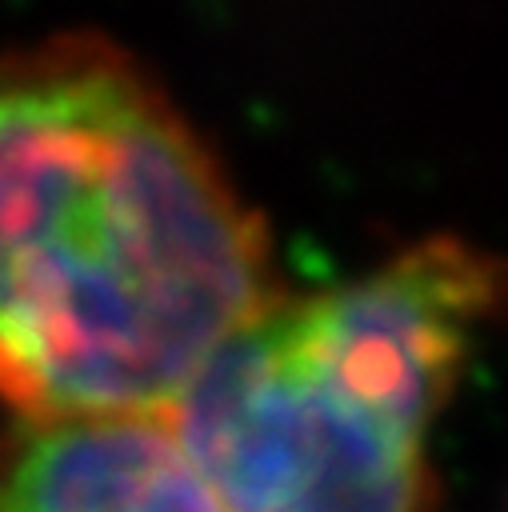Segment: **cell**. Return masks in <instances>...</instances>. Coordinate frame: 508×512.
Segmentation results:
<instances>
[{
    "label": "cell",
    "mask_w": 508,
    "mask_h": 512,
    "mask_svg": "<svg viewBox=\"0 0 508 512\" xmlns=\"http://www.w3.org/2000/svg\"><path fill=\"white\" fill-rule=\"evenodd\" d=\"M500 276L432 236L304 300L272 296L160 412L224 512H428V440Z\"/></svg>",
    "instance_id": "7a4b0ae2"
},
{
    "label": "cell",
    "mask_w": 508,
    "mask_h": 512,
    "mask_svg": "<svg viewBox=\"0 0 508 512\" xmlns=\"http://www.w3.org/2000/svg\"><path fill=\"white\" fill-rule=\"evenodd\" d=\"M276 296L268 232L164 88L96 36L0 56V400L160 416Z\"/></svg>",
    "instance_id": "6da1fadb"
},
{
    "label": "cell",
    "mask_w": 508,
    "mask_h": 512,
    "mask_svg": "<svg viewBox=\"0 0 508 512\" xmlns=\"http://www.w3.org/2000/svg\"><path fill=\"white\" fill-rule=\"evenodd\" d=\"M0 512H224L164 416H52L0 436Z\"/></svg>",
    "instance_id": "3957f363"
}]
</instances>
